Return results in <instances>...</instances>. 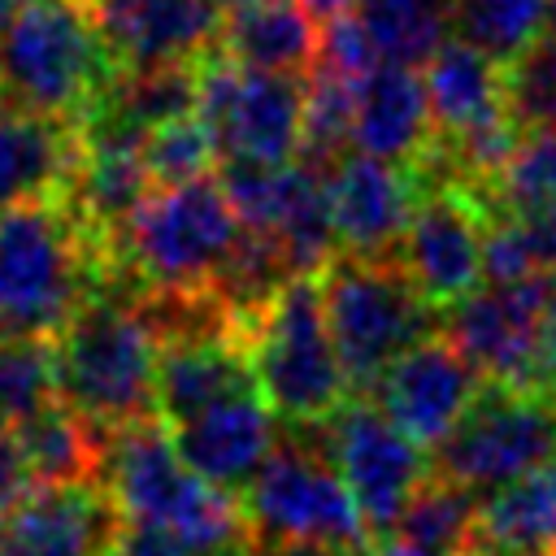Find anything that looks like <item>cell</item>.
Returning <instances> with one entry per match:
<instances>
[{
	"instance_id": "6da1fadb",
	"label": "cell",
	"mask_w": 556,
	"mask_h": 556,
	"mask_svg": "<svg viewBox=\"0 0 556 556\" xmlns=\"http://www.w3.org/2000/svg\"><path fill=\"white\" fill-rule=\"evenodd\" d=\"M104 282V243L65 195L0 208V334L56 339Z\"/></svg>"
},
{
	"instance_id": "7a4b0ae2",
	"label": "cell",
	"mask_w": 556,
	"mask_h": 556,
	"mask_svg": "<svg viewBox=\"0 0 556 556\" xmlns=\"http://www.w3.org/2000/svg\"><path fill=\"white\" fill-rule=\"evenodd\" d=\"M56 395L100 430H117L156 413L161 334L143 295L126 278H109L52 339Z\"/></svg>"
},
{
	"instance_id": "3957f363",
	"label": "cell",
	"mask_w": 556,
	"mask_h": 556,
	"mask_svg": "<svg viewBox=\"0 0 556 556\" xmlns=\"http://www.w3.org/2000/svg\"><path fill=\"white\" fill-rule=\"evenodd\" d=\"M100 486L109 491L122 517L174 530L191 547V556H222L248 543L243 504L230 491L204 482L195 469H187L174 439L152 417L104 430Z\"/></svg>"
},
{
	"instance_id": "277c9868",
	"label": "cell",
	"mask_w": 556,
	"mask_h": 556,
	"mask_svg": "<svg viewBox=\"0 0 556 556\" xmlns=\"http://www.w3.org/2000/svg\"><path fill=\"white\" fill-rule=\"evenodd\" d=\"M239 213L222 178L152 187L109 243V274L143 291H213L239 243Z\"/></svg>"
},
{
	"instance_id": "5b68a950",
	"label": "cell",
	"mask_w": 556,
	"mask_h": 556,
	"mask_svg": "<svg viewBox=\"0 0 556 556\" xmlns=\"http://www.w3.org/2000/svg\"><path fill=\"white\" fill-rule=\"evenodd\" d=\"M117 61L91 26L83 0H26L13 26L0 35V100L83 122L109 83Z\"/></svg>"
},
{
	"instance_id": "8992f818",
	"label": "cell",
	"mask_w": 556,
	"mask_h": 556,
	"mask_svg": "<svg viewBox=\"0 0 556 556\" xmlns=\"http://www.w3.org/2000/svg\"><path fill=\"white\" fill-rule=\"evenodd\" d=\"M243 339L256 387L282 426H317L343 408L352 382L326 326L317 274L287 278L248 317Z\"/></svg>"
},
{
	"instance_id": "52a82bcc",
	"label": "cell",
	"mask_w": 556,
	"mask_h": 556,
	"mask_svg": "<svg viewBox=\"0 0 556 556\" xmlns=\"http://www.w3.org/2000/svg\"><path fill=\"white\" fill-rule=\"evenodd\" d=\"M317 287L334 352L356 391H369L395 356L439 334L443 313L417 291L395 256L334 252L317 269Z\"/></svg>"
},
{
	"instance_id": "ba28073f",
	"label": "cell",
	"mask_w": 556,
	"mask_h": 556,
	"mask_svg": "<svg viewBox=\"0 0 556 556\" xmlns=\"http://www.w3.org/2000/svg\"><path fill=\"white\" fill-rule=\"evenodd\" d=\"M556 460V400L543 387L482 382L460 421L434 443V473L478 500Z\"/></svg>"
},
{
	"instance_id": "9c48e42d",
	"label": "cell",
	"mask_w": 556,
	"mask_h": 556,
	"mask_svg": "<svg viewBox=\"0 0 556 556\" xmlns=\"http://www.w3.org/2000/svg\"><path fill=\"white\" fill-rule=\"evenodd\" d=\"M287 439L274 443L269 460L243 486V517L248 534L265 539H330L369 547L374 530L365 526L348 482L339 478L326 430L317 426H282Z\"/></svg>"
},
{
	"instance_id": "30bf717a",
	"label": "cell",
	"mask_w": 556,
	"mask_h": 556,
	"mask_svg": "<svg viewBox=\"0 0 556 556\" xmlns=\"http://www.w3.org/2000/svg\"><path fill=\"white\" fill-rule=\"evenodd\" d=\"M195 113L213 135L217 161L282 165L300 152L304 78L256 70L213 48L195 61Z\"/></svg>"
},
{
	"instance_id": "8fae6325",
	"label": "cell",
	"mask_w": 556,
	"mask_h": 556,
	"mask_svg": "<svg viewBox=\"0 0 556 556\" xmlns=\"http://www.w3.org/2000/svg\"><path fill=\"white\" fill-rule=\"evenodd\" d=\"M556 304V274L473 287L443 308L439 334L486 378L534 387L543 326Z\"/></svg>"
},
{
	"instance_id": "7c38bea8",
	"label": "cell",
	"mask_w": 556,
	"mask_h": 556,
	"mask_svg": "<svg viewBox=\"0 0 556 556\" xmlns=\"http://www.w3.org/2000/svg\"><path fill=\"white\" fill-rule=\"evenodd\" d=\"M321 430H326V452L339 478L348 482L365 526L374 530V539L387 534L400 521L404 504L417 495V486L434 473L426 447L408 439L369 395L343 400V408L326 417Z\"/></svg>"
},
{
	"instance_id": "4fadbf2b",
	"label": "cell",
	"mask_w": 556,
	"mask_h": 556,
	"mask_svg": "<svg viewBox=\"0 0 556 556\" xmlns=\"http://www.w3.org/2000/svg\"><path fill=\"white\" fill-rule=\"evenodd\" d=\"M486 208L469 187H430L395 248V261L408 269L417 291L443 313L460 295L482 282V243H486Z\"/></svg>"
},
{
	"instance_id": "5bb4252c",
	"label": "cell",
	"mask_w": 556,
	"mask_h": 556,
	"mask_svg": "<svg viewBox=\"0 0 556 556\" xmlns=\"http://www.w3.org/2000/svg\"><path fill=\"white\" fill-rule=\"evenodd\" d=\"M326 204L339 235V252L395 256L400 235L426 195L421 178L404 161H382L369 152H343L326 174Z\"/></svg>"
},
{
	"instance_id": "9a60e30c",
	"label": "cell",
	"mask_w": 556,
	"mask_h": 556,
	"mask_svg": "<svg viewBox=\"0 0 556 556\" xmlns=\"http://www.w3.org/2000/svg\"><path fill=\"white\" fill-rule=\"evenodd\" d=\"M486 378L439 334L421 339L404 356H395L374 387L365 391L408 439L421 447H434L469 408Z\"/></svg>"
},
{
	"instance_id": "2e32d148",
	"label": "cell",
	"mask_w": 556,
	"mask_h": 556,
	"mask_svg": "<svg viewBox=\"0 0 556 556\" xmlns=\"http://www.w3.org/2000/svg\"><path fill=\"white\" fill-rule=\"evenodd\" d=\"M117 70L195 65L217 48V0H83Z\"/></svg>"
},
{
	"instance_id": "e0dca14e",
	"label": "cell",
	"mask_w": 556,
	"mask_h": 556,
	"mask_svg": "<svg viewBox=\"0 0 556 556\" xmlns=\"http://www.w3.org/2000/svg\"><path fill=\"white\" fill-rule=\"evenodd\" d=\"M169 439L187 460V469H195L204 482L235 495L269 460L278 443V417L261 391H239L169 426Z\"/></svg>"
},
{
	"instance_id": "ac0fdd59",
	"label": "cell",
	"mask_w": 556,
	"mask_h": 556,
	"mask_svg": "<svg viewBox=\"0 0 556 556\" xmlns=\"http://www.w3.org/2000/svg\"><path fill=\"white\" fill-rule=\"evenodd\" d=\"M117 517L100 482L35 486L0 513V556H104Z\"/></svg>"
},
{
	"instance_id": "d6986e66",
	"label": "cell",
	"mask_w": 556,
	"mask_h": 556,
	"mask_svg": "<svg viewBox=\"0 0 556 556\" xmlns=\"http://www.w3.org/2000/svg\"><path fill=\"white\" fill-rule=\"evenodd\" d=\"M239 391H261L243 330H204V334L161 339L156 417L165 426H178L200 408Z\"/></svg>"
},
{
	"instance_id": "ffe728a7",
	"label": "cell",
	"mask_w": 556,
	"mask_h": 556,
	"mask_svg": "<svg viewBox=\"0 0 556 556\" xmlns=\"http://www.w3.org/2000/svg\"><path fill=\"white\" fill-rule=\"evenodd\" d=\"M83 161L78 122L43 117L0 100V208L39 195H65Z\"/></svg>"
},
{
	"instance_id": "44dd1931",
	"label": "cell",
	"mask_w": 556,
	"mask_h": 556,
	"mask_svg": "<svg viewBox=\"0 0 556 556\" xmlns=\"http://www.w3.org/2000/svg\"><path fill=\"white\" fill-rule=\"evenodd\" d=\"M430 139H434V117L421 74L413 65L378 61L356 83V117H352L356 152L413 165Z\"/></svg>"
},
{
	"instance_id": "7402d4cb",
	"label": "cell",
	"mask_w": 556,
	"mask_h": 556,
	"mask_svg": "<svg viewBox=\"0 0 556 556\" xmlns=\"http://www.w3.org/2000/svg\"><path fill=\"white\" fill-rule=\"evenodd\" d=\"M426 96H430V117L434 135H469L478 126H491L508 117L504 104V65L473 48L469 39H443L434 56L426 61Z\"/></svg>"
},
{
	"instance_id": "603a6c76",
	"label": "cell",
	"mask_w": 556,
	"mask_h": 556,
	"mask_svg": "<svg viewBox=\"0 0 556 556\" xmlns=\"http://www.w3.org/2000/svg\"><path fill=\"white\" fill-rule=\"evenodd\" d=\"M321 22L300 0H239L222 17L217 52L274 70V74H308L317 61Z\"/></svg>"
},
{
	"instance_id": "cb8c5ba5",
	"label": "cell",
	"mask_w": 556,
	"mask_h": 556,
	"mask_svg": "<svg viewBox=\"0 0 556 556\" xmlns=\"http://www.w3.org/2000/svg\"><path fill=\"white\" fill-rule=\"evenodd\" d=\"M26 465L35 473V486H70V482H100V456H104V430L74 413L70 404L52 400L30 421L17 426Z\"/></svg>"
},
{
	"instance_id": "d4e9b609",
	"label": "cell",
	"mask_w": 556,
	"mask_h": 556,
	"mask_svg": "<svg viewBox=\"0 0 556 556\" xmlns=\"http://www.w3.org/2000/svg\"><path fill=\"white\" fill-rule=\"evenodd\" d=\"M478 534L530 552H556V460L486 495L478 508Z\"/></svg>"
},
{
	"instance_id": "484cf974",
	"label": "cell",
	"mask_w": 556,
	"mask_h": 556,
	"mask_svg": "<svg viewBox=\"0 0 556 556\" xmlns=\"http://www.w3.org/2000/svg\"><path fill=\"white\" fill-rule=\"evenodd\" d=\"M378 61L426 65L452 30V0H365L356 9Z\"/></svg>"
},
{
	"instance_id": "4316f807",
	"label": "cell",
	"mask_w": 556,
	"mask_h": 556,
	"mask_svg": "<svg viewBox=\"0 0 556 556\" xmlns=\"http://www.w3.org/2000/svg\"><path fill=\"white\" fill-rule=\"evenodd\" d=\"M482 269L491 282L556 274V200L491 217L482 243Z\"/></svg>"
},
{
	"instance_id": "83f0119b",
	"label": "cell",
	"mask_w": 556,
	"mask_h": 556,
	"mask_svg": "<svg viewBox=\"0 0 556 556\" xmlns=\"http://www.w3.org/2000/svg\"><path fill=\"white\" fill-rule=\"evenodd\" d=\"M478 508H482V500L473 491L430 473L417 486V495L404 504V513H400V521L391 530L404 534L408 543L434 552V556H456L478 534Z\"/></svg>"
},
{
	"instance_id": "f1b7e54d",
	"label": "cell",
	"mask_w": 556,
	"mask_h": 556,
	"mask_svg": "<svg viewBox=\"0 0 556 556\" xmlns=\"http://www.w3.org/2000/svg\"><path fill=\"white\" fill-rule=\"evenodd\" d=\"M552 0H456L452 26L460 39L504 65L552 22Z\"/></svg>"
},
{
	"instance_id": "f546056e",
	"label": "cell",
	"mask_w": 556,
	"mask_h": 556,
	"mask_svg": "<svg viewBox=\"0 0 556 556\" xmlns=\"http://www.w3.org/2000/svg\"><path fill=\"white\" fill-rule=\"evenodd\" d=\"M547 200H556V126H526L508 161L500 165L482 208L486 217H500V213H517Z\"/></svg>"
},
{
	"instance_id": "4dcf8cb0",
	"label": "cell",
	"mask_w": 556,
	"mask_h": 556,
	"mask_svg": "<svg viewBox=\"0 0 556 556\" xmlns=\"http://www.w3.org/2000/svg\"><path fill=\"white\" fill-rule=\"evenodd\" d=\"M56 395V352L52 339L0 334V426H22Z\"/></svg>"
},
{
	"instance_id": "1f68e13d",
	"label": "cell",
	"mask_w": 556,
	"mask_h": 556,
	"mask_svg": "<svg viewBox=\"0 0 556 556\" xmlns=\"http://www.w3.org/2000/svg\"><path fill=\"white\" fill-rule=\"evenodd\" d=\"M504 104L521 130L556 126V17L513 61H504Z\"/></svg>"
},
{
	"instance_id": "d6a6232c",
	"label": "cell",
	"mask_w": 556,
	"mask_h": 556,
	"mask_svg": "<svg viewBox=\"0 0 556 556\" xmlns=\"http://www.w3.org/2000/svg\"><path fill=\"white\" fill-rule=\"evenodd\" d=\"M143 161H148L156 187H169V182L208 174V165L217 161V148H213V135L200 122V113H182V117H169L156 130H148Z\"/></svg>"
},
{
	"instance_id": "836d02e7",
	"label": "cell",
	"mask_w": 556,
	"mask_h": 556,
	"mask_svg": "<svg viewBox=\"0 0 556 556\" xmlns=\"http://www.w3.org/2000/svg\"><path fill=\"white\" fill-rule=\"evenodd\" d=\"M104 556H191V547L156 526V521H139V517H117L109 543H104Z\"/></svg>"
},
{
	"instance_id": "e575fe53",
	"label": "cell",
	"mask_w": 556,
	"mask_h": 556,
	"mask_svg": "<svg viewBox=\"0 0 556 556\" xmlns=\"http://www.w3.org/2000/svg\"><path fill=\"white\" fill-rule=\"evenodd\" d=\"M35 491V473L26 465L22 439L13 426H0V513H9L17 500H26Z\"/></svg>"
},
{
	"instance_id": "d590c367",
	"label": "cell",
	"mask_w": 556,
	"mask_h": 556,
	"mask_svg": "<svg viewBox=\"0 0 556 556\" xmlns=\"http://www.w3.org/2000/svg\"><path fill=\"white\" fill-rule=\"evenodd\" d=\"M243 556H369V547L330 543V539H265V534H248Z\"/></svg>"
},
{
	"instance_id": "8d00e7d4",
	"label": "cell",
	"mask_w": 556,
	"mask_h": 556,
	"mask_svg": "<svg viewBox=\"0 0 556 556\" xmlns=\"http://www.w3.org/2000/svg\"><path fill=\"white\" fill-rule=\"evenodd\" d=\"M534 387H543V391L556 400V304H552L547 326H543V348H539V374H534Z\"/></svg>"
},
{
	"instance_id": "74e56055",
	"label": "cell",
	"mask_w": 556,
	"mask_h": 556,
	"mask_svg": "<svg viewBox=\"0 0 556 556\" xmlns=\"http://www.w3.org/2000/svg\"><path fill=\"white\" fill-rule=\"evenodd\" d=\"M369 556H434V552H426V547H417V543H408L404 534H395V530H387V534H378V543L369 547Z\"/></svg>"
},
{
	"instance_id": "f35d334b",
	"label": "cell",
	"mask_w": 556,
	"mask_h": 556,
	"mask_svg": "<svg viewBox=\"0 0 556 556\" xmlns=\"http://www.w3.org/2000/svg\"><path fill=\"white\" fill-rule=\"evenodd\" d=\"M456 556H543V552H530V547H513V543H495L486 534H473V543Z\"/></svg>"
},
{
	"instance_id": "ab89813d",
	"label": "cell",
	"mask_w": 556,
	"mask_h": 556,
	"mask_svg": "<svg viewBox=\"0 0 556 556\" xmlns=\"http://www.w3.org/2000/svg\"><path fill=\"white\" fill-rule=\"evenodd\" d=\"M317 22H330V17H343V13H356L365 0H300Z\"/></svg>"
},
{
	"instance_id": "60d3db41",
	"label": "cell",
	"mask_w": 556,
	"mask_h": 556,
	"mask_svg": "<svg viewBox=\"0 0 556 556\" xmlns=\"http://www.w3.org/2000/svg\"><path fill=\"white\" fill-rule=\"evenodd\" d=\"M22 4H26V0H0V35L13 26V17L22 13Z\"/></svg>"
},
{
	"instance_id": "b9f144b4",
	"label": "cell",
	"mask_w": 556,
	"mask_h": 556,
	"mask_svg": "<svg viewBox=\"0 0 556 556\" xmlns=\"http://www.w3.org/2000/svg\"><path fill=\"white\" fill-rule=\"evenodd\" d=\"M217 4H226V9H230V4H239V0H217Z\"/></svg>"
},
{
	"instance_id": "7bdbcfd3",
	"label": "cell",
	"mask_w": 556,
	"mask_h": 556,
	"mask_svg": "<svg viewBox=\"0 0 556 556\" xmlns=\"http://www.w3.org/2000/svg\"><path fill=\"white\" fill-rule=\"evenodd\" d=\"M222 556H243V547H239V552H222Z\"/></svg>"
},
{
	"instance_id": "ee69618b",
	"label": "cell",
	"mask_w": 556,
	"mask_h": 556,
	"mask_svg": "<svg viewBox=\"0 0 556 556\" xmlns=\"http://www.w3.org/2000/svg\"><path fill=\"white\" fill-rule=\"evenodd\" d=\"M552 9H556V0H552ZM552 17H556V13H552Z\"/></svg>"
}]
</instances>
